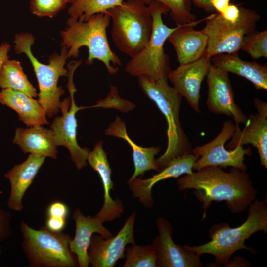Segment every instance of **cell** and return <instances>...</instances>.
<instances>
[{
	"instance_id": "obj_32",
	"label": "cell",
	"mask_w": 267,
	"mask_h": 267,
	"mask_svg": "<svg viewBox=\"0 0 267 267\" xmlns=\"http://www.w3.org/2000/svg\"><path fill=\"white\" fill-rule=\"evenodd\" d=\"M29 4L33 14L39 17L50 18L56 16L66 5L59 0H30Z\"/></svg>"
},
{
	"instance_id": "obj_13",
	"label": "cell",
	"mask_w": 267,
	"mask_h": 267,
	"mask_svg": "<svg viewBox=\"0 0 267 267\" xmlns=\"http://www.w3.org/2000/svg\"><path fill=\"white\" fill-rule=\"evenodd\" d=\"M206 76L208 87L206 105L209 110L215 114L231 117L236 125L245 124L247 117L235 103L228 73L212 63Z\"/></svg>"
},
{
	"instance_id": "obj_36",
	"label": "cell",
	"mask_w": 267,
	"mask_h": 267,
	"mask_svg": "<svg viewBox=\"0 0 267 267\" xmlns=\"http://www.w3.org/2000/svg\"><path fill=\"white\" fill-rule=\"evenodd\" d=\"M240 14V7L236 5L230 4L222 16L226 20L234 22L239 18Z\"/></svg>"
},
{
	"instance_id": "obj_38",
	"label": "cell",
	"mask_w": 267,
	"mask_h": 267,
	"mask_svg": "<svg viewBox=\"0 0 267 267\" xmlns=\"http://www.w3.org/2000/svg\"><path fill=\"white\" fill-rule=\"evenodd\" d=\"M11 49V45L7 42H3L0 45V70L3 63L9 59L8 53Z\"/></svg>"
},
{
	"instance_id": "obj_28",
	"label": "cell",
	"mask_w": 267,
	"mask_h": 267,
	"mask_svg": "<svg viewBox=\"0 0 267 267\" xmlns=\"http://www.w3.org/2000/svg\"><path fill=\"white\" fill-rule=\"evenodd\" d=\"M127 246L123 267H157L156 255L152 245Z\"/></svg>"
},
{
	"instance_id": "obj_26",
	"label": "cell",
	"mask_w": 267,
	"mask_h": 267,
	"mask_svg": "<svg viewBox=\"0 0 267 267\" xmlns=\"http://www.w3.org/2000/svg\"><path fill=\"white\" fill-rule=\"evenodd\" d=\"M0 87L21 92L33 98L38 96L37 90L28 80L19 61L9 58L2 64L0 70Z\"/></svg>"
},
{
	"instance_id": "obj_17",
	"label": "cell",
	"mask_w": 267,
	"mask_h": 267,
	"mask_svg": "<svg viewBox=\"0 0 267 267\" xmlns=\"http://www.w3.org/2000/svg\"><path fill=\"white\" fill-rule=\"evenodd\" d=\"M199 156L190 153L171 160L158 173L151 177L142 179L136 178L128 180V184L133 195L145 207L151 208L154 203L152 195V189L157 182L170 178H177L184 174H190L193 172V167Z\"/></svg>"
},
{
	"instance_id": "obj_29",
	"label": "cell",
	"mask_w": 267,
	"mask_h": 267,
	"mask_svg": "<svg viewBox=\"0 0 267 267\" xmlns=\"http://www.w3.org/2000/svg\"><path fill=\"white\" fill-rule=\"evenodd\" d=\"M147 5L152 1L161 3L170 11L172 19L176 26L195 21L196 16L191 13L190 0H144Z\"/></svg>"
},
{
	"instance_id": "obj_12",
	"label": "cell",
	"mask_w": 267,
	"mask_h": 267,
	"mask_svg": "<svg viewBox=\"0 0 267 267\" xmlns=\"http://www.w3.org/2000/svg\"><path fill=\"white\" fill-rule=\"evenodd\" d=\"M136 215V211H133L114 236L105 239L99 235H92L88 251L89 263L92 267H113L119 260L125 258L126 246L135 243Z\"/></svg>"
},
{
	"instance_id": "obj_24",
	"label": "cell",
	"mask_w": 267,
	"mask_h": 267,
	"mask_svg": "<svg viewBox=\"0 0 267 267\" xmlns=\"http://www.w3.org/2000/svg\"><path fill=\"white\" fill-rule=\"evenodd\" d=\"M24 153L38 154L53 159L57 158L58 151L51 129L42 125L28 128L16 129L13 140Z\"/></svg>"
},
{
	"instance_id": "obj_31",
	"label": "cell",
	"mask_w": 267,
	"mask_h": 267,
	"mask_svg": "<svg viewBox=\"0 0 267 267\" xmlns=\"http://www.w3.org/2000/svg\"><path fill=\"white\" fill-rule=\"evenodd\" d=\"M110 88V91L106 98L97 101L93 106L85 107V109L93 107L113 108L126 113L135 107L132 102L120 97L116 87L111 85Z\"/></svg>"
},
{
	"instance_id": "obj_25",
	"label": "cell",
	"mask_w": 267,
	"mask_h": 267,
	"mask_svg": "<svg viewBox=\"0 0 267 267\" xmlns=\"http://www.w3.org/2000/svg\"><path fill=\"white\" fill-rule=\"evenodd\" d=\"M0 103L15 111L20 120L28 127L48 124L44 108L38 100L10 89L0 92Z\"/></svg>"
},
{
	"instance_id": "obj_16",
	"label": "cell",
	"mask_w": 267,
	"mask_h": 267,
	"mask_svg": "<svg viewBox=\"0 0 267 267\" xmlns=\"http://www.w3.org/2000/svg\"><path fill=\"white\" fill-rule=\"evenodd\" d=\"M212 64L211 58L205 54L197 60L180 65L168 74V79L190 107L200 112V91L203 80Z\"/></svg>"
},
{
	"instance_id": "obj_6",
	"label": "cell",
	"mask_w": 267,
	"mask_h": 267,
	"mask_svg": "<svg viewBox=\"0 0 267 267\" xmlns=\"http://www.w3.org/2000/svg\"><path fill=\"white\" fill-rule=\"evenodd\" d=\"M34 41V37L28 32L16 34L14 50L17 54L24 53L30 60L39 85L38 101L45 109L46 116L51 118L59 112L60 98L64 94V89L58 85V82L60 77L68 75V70L65 68L68 59L67 50L62 47L60 53L52 54L49 58L48 64H44L32 52Z\"/></svg>"
},
{
	"instance_id": "obj_41",
	"label": "cell",
	"mask_w": 267,
	"mask_h": 267,
	"mask_svg": "<svg viewBox=\"0 0 267 267\" xmlns=\"http://www.w3.org/2000/svg\"><path fill=\"white\" fill-rule=\"evenodd\" d=\"M1 240L0 239V254L1 253Z\"/></svg>"
},
{
	"instance_id": "obj_35",
	"label": "cell",
	"mask_w": 267,
	"mask_h": 267,
	"mask_svg": "<svg viewBox=\"0 0 267 267\" xmlns=\"http://www.w3.org/2000/svg\"><path fill=\"white\" fill-rule=\"evenodd\" d=\"M67 219L47 216L45 226L50 231L61 232L65 228Z\"/></svg>"
},
{
	"instance_id": "obj_11",
	"label": "cell",
	"mask_w": 267,
	"mask_h": 267,
	"mask_svg": "<svg viewBox=\"0 0 267 267\" xmlns=\"http://www.w3.org/2000/svg\"><path fill=\"white\" fill-rule=\"evenodd\" d=\"M236 125L231 120L224 122L223 127L218 135L211 141L192 150V153L199 156L193 170L197 171L208 166L232 167L246 171L245 156H250V148L237 146L232 150L227 149L225 143L231 138Z\"/></svg>"
},
{
	"instance_id": "obj_10",
	"label": "cell",
	"mask_w": 267,
	"mask_h": 267,
	"mask_svg": "<svg viewBox=\"0 0 267 267\" xmlns=\"http://www.w3.org/2000/svg\"><path fill=\"white\" fill-rule=\"evenodd\" d=\"M80 64L79 61H72L67 65V88L70 97L61 101L60 110L62 115L56 117L50 126L55 145L64 146L69 150L72 161L79 170L87 166L89 152L88 148L80 147L76 138L78 124L76 114L78 111L85 109V106H78L74 100V94L77 90L73 83V75Z\"/></svg>"
},
{
	"instance_id": "obj_20",
	"label": "cell",
	"mask_w": 267,
	"mask_h": 267,
	"mask_svg": "<svg viewBox=\"0 0 267 267\" xmlns=\"http://www.w3.org/2000/svg\"><path fill=\"white\" fill-rule=\"evenodd\" d=\"M207 18L177 26V28L168 37L167 40L173 45L180 64L195 61L205 54L208 37L201 30H195L193 27Z\"/></svg>"
},
{
	"instance_id": "obj_30",
	"label": "cell",
	"mask_w": 267,
	"mask_h": 267,
	"mask_svg": "<svg viewBox=\"0 0 267 267\" xmlns=\"http://www.w3.org/2000/svg\"><path fill=\"white\" fill-rule=\"evenodd\" d=\"M241 49L254 59L267 58V30H255L246 35L244 37Z\"/></svg>"
},
{
	"instance_id": "obj_21",
	"label": "cell",
	"mask_w": 267,
	"mask_h": 267,
	"mask_svg": "<svg viewBox=\"0 0 267 267\" xmlns=\"http://www.w3.org/2000/svg\"><path fill=\"white\" fill-rule=\"evenodd\" d=\"M72 219L76 229L75 236L70 242V249L76 256L79 267H88L89 265L88 251L92 235L97 233L106 239L113 235L98 218L86 216L78 208L74 211Z\"/></svg>"
},
{
	"instance_id": "obj_23",
	"label": "cell",
	"mask_w": 267,
	"mask_h": 267,
	"mask_svg": "<svg viewBox=\"0 0 267 267\" xmlns=\"http://www.w3.org/2000/svg\"><path fill=\"white\" fill-rule=\"evenodd\" d=\"M238 52L221 53L211 57L215 66L250 81L257 89H267V66L241 59Z\"/></svg>"
},
{
	"instance_id": "obj_5",
	"label": "cell",
	"mask_w": 267,
	"mask_h": 267,
	"mask_svg": "<svg viewBox=\"0 0 267 267\" xmlns=\"http://www.w3.org/2000/svg\"><path fill=\"white\" fill-rule=\"evenodd\" d=\"M107 12L112 20L111 36L115 46L133 58L151 35L153 21L148 6L144 0H128Z\"/></svg>"
},
{
	"instance_id": "obj_34",
	"label": "cell",
	"mask_w": 267,
	"mask_h": 267,
	"mask_svg": "<svg viewBox=\"0 0 267 267\" xmlns=\"http://www.w3.org/2000/svg\"><path fill=\"white\" fill-rule=\"evenodd\" d=\"M47 216L67 219L69 208L64 203L54 201L50 203L46 210Z\"/></svg>"
},
{
	"instance_id": "obj_37",
	"label": "cell",
	"mask_w": 267,
	"mask_h": 267,
	"mask_svg": "<svg viewBox=\"0 0 267 267\" xmlns=\"http://www.w3.org/2000/svg\"><path fill=\"white\" fill-rule=\"evenodd\" d=\"M211 3L214 10L222 15L230 4V0H211Z\"/></svg>"
},
{
	"instance_id": "obj_9",
	"label": "cell",
	"mask_w": 267,
	"mask_h": 267,
	"mask_svg": "<svg viewBox=\"0 0 267 267\" xmlns=\"http://www.w3.org/2000/svg\"><path fill=\"white\" fill-rule=\"evenodd\" d=\"M239 18L231 22L219 13L213 14L206 20L201 30L208 37L205 54L211 58L221 53L238 52L244 37L255 30L260 15L253 10L240 7Z\"/></svg>"
},
{
	"instance_id": "obj_4",
	"label": "cell",
	"mask_w": 267,
	"mask_h": 267,
	"mask_svg": "<svg viewBox=\"0 0 267 267\" xmlns=\"http://www.w3.org/2000/svg\"><path fill=\"white\" fill-rule=\"evenodd\" d=\"M143 93L157 105L167 122V147L165 152L155 159L160 170L173 159L192 153V148L179 120L182 96L168 84V77L152 80L137 77Z\"/></svg>"
},
{
	"instance_id": "obj_14",
	"label": "cell",
	"mask_w": 267,
	"mask_h": 267,
	"mask_svg": "<svg viewBox=\"0 0 267 267\" xmlns=\"http://www.w3.org/2000/svg\"><path fill=\"white\" fill-rule=\"evenodd\" d=\"M156 226L159 235L154 238L152 245L156 252L157 267H203L201 255L175 244L171 237L173 227L165 218H158Z\"/></svg>"
},
{
	"instance_id": "obj_7",
	"label": "cell",
	"mask_w": 267,
	"mask_h": 267,
	"mask_svg": "<svg viewBox=\"0 0 267 267\" xmlns=\"http://www.w3.org/2000/svg\"><path fill=\"white\" fill-rule=\"evenodd\" d=\"M22 250L30 267H79L76 256L72 252L68 233L54 232L45 226L38 229L22 221L20 224Z\"/></svg>"
},
{
	"instance_id": "obj_3",
	"label": "cell",
	"mask_w": 267,
	"mask_h": 267,
	"mask_svg": "<svg viewBox=\"0 0 267 267\" xmlns=\"http://www.w3.org/2000/svg\"><path fill=\"white\" fill-rule=\"evenodd\" d=\"M248 217L240 226L231 228L228 223L222 222L213 225L209 230L211 240L202 245L183 247L198 254L213 255L218 265H228L229 259L237 251H255L247 247L245 241L255 233L263 231L267 233V207L266 202L255 199L249 206Z\"/></svg>"
},
{
	"instance_id": "obj_15",
	"label": "cell",
	"mask_w": 267,
	"mask_h": 267,
	"mask_svg": "<svg viewBox=\"0 0 267 267\" xmlns=\"http://www.w3.org/2000/svg\"><path fill=\"white\" fill-rule=\"evenodd\" d=\"M254 104L257 112L249 115L242 130L239 125H236L226 148L232 150L237 146L251 144L258 150L260 165L267 169V104L256 98Z\"/></svg>"
},
{
	"instance_id": "obj_18",
	"label": "cell",
	"mask_w": 267,
	"mask_h": 267,
	"mask_svg": "<svg viewBox=\"0 0 267 267\" xmlns=\"http://www.w3.org/2000/svg\"><path fill=\"white\" fill-rule=\"evenodd\" d=\"M87 162L93 170L98 174L104 190L103 204L95 216L103 222L120 218L124 208L120 199L116 198L114 200L110 196V191L114 190V184L111 179L112 170L107 154L103 148L102 141L98 142L93 149L89 151Z\"/></svg>"
},
{
	"instance_id": "obj_27",
	"label": "cell",
	"mask_w": 267,
	"mask_h": 267,
	"mask_svg": "<svg viewBox=\"0 0 267 267\" xmlns=\"http://www.w3.org/2000/svg\"><path fill=\"white\" fill-rule=\"evenodd\" d=\"M123 0H75L68 9L69 17L86 21L90 17L99 13H105L114 7L120 5Z\"/></svg>"
},
{
	"instance_id": "obj_39",
	"label": "cell",
	"mask_w": 267,
	"mask_h": 267,
	"mask_svg": "<svg viewBox=\"0 0 267 267\" xmlns=\"http://www.w3.org/2000/svg\"><path fill=\"white\" fill-rule=\"evenodd\" d=\"M191 0L196 6L202 8L208 12H214L215 11L211 3V0Z\"/></svg>"
},
{
	"instance_id": "obj_2",
	"label": "cell",
	"mask_w": 267,
	"mask_h": 267,
	"mask_svg": "<svg viewBox=\"0 0 267 267\" xmlns=\"http://www.w3.org/2000/svg\"><path fill=\"white\" fill-rule=\"evenodd\" d=\"M110 20L108 12L94 14L86 21L69 17L67 27L60 32L61 44L67 49L68 58H77L80 48L85 46L89 52L87 64L98 60L104 64L110 74H116L122 62L111 48L107 39L106 31Z\"/></svg>"
},
{
	"instance_id": "obj_33",
	"label": "cell",
	"mask_w": 267,
	"mask_h": 267,
	"mask_svg": "<svg viewBox=\"0 0 267 267\" xmlns=\"http://www.w3.org/2000/svg\"><path fill=\"white\" fill-rule=\"evenodd\" d=\"M12 232L10 213L0 207V239L4 241L9 238Z\"/></svg>"
},
{
	"instance_id": "obj_40",
	"label": "cell",
	"mask_w": 267,
	"mask_h": 267,
	"mask_svg": "<svg viewBox=\"0 0 267 267\" xmlns=\"http://www.w3.org/2000/svg\"><path fill=\"white\" fill-rule=\"evenodd\" d=\"M63 3L65 4H67L68 3H72L73 1H74L75 0H59Z\"/></svg>"
},
{
	"instance_id": "obj_8",
	"label": "cell",
	"mask_w": 267,
	"mask_h": 267,
	"mask_svg": "<svg viewBox=\"0 0 267 267\" xmlns=\"http://www.w3.org/2000/svg\"><path fill=\"white\" fill-rule=\"evenodd\" d=\"M148 5L153 21L150 38L143 49L127 62L125 70L131 76H143L158 80L168 77L171 70L164 44L177 27L170 28L164 23L162 15L170 12L166 6L156 1Z\"/></svg>"
},
{
	"instance_id": "obj_19",
	"label": "cell",
	"mask_w": 267,
	"mask_h": 267,
	"mask_svg": "<svg viewBox=\"0 0 267 267\" xmlns=\"http://www.w3.org/2000/svg\"><path fill=\"white\" fill-rule=\"evenodd\" d=\"M45 158L40 154H30L23 162L15 165L5 174L10 186L7 201V206L10 209L17 212L23 210V197Z\"/></svg>"
},
{
	"instance_id": "obj_22",
	"label": "cell",
	"mask_w": 267,
	"mask_h": 267,
	"mask_svg": "<svg viewBox=\"0 0 267 267\" xmlns=\"http://www.w3.org/2000/svg\"><path fill=\"white\" fill-rule=\"evenodd\" d=\"M106 135L122 138L132 147L134 170L129 180H132L149 170L159 172L160 168L157 165L155 156L161 150L160 146L143 147L135 143L129 136L125 122L120 117H116L105 130Z\"/></svg>"
},
{
	"instance_id": "obj_1",
	"label": "cell",
	"mask_w": 267,
	"mask_h": 267,
	"mask_svg": "<svg viewBox=\"0 0 267 267\" xmlns=\"http://www.w3.org/2000/svg\"><path fill=\"white\" fill-rule=\"evenodd\" d=\"M180 190L194 189L204 209L203 218L212 201H225L234 213L246 210L254 201L258 191L246 171L233 168L226 172L218 166H208L178 178Z\"/></svg>"
}]
</instances>
